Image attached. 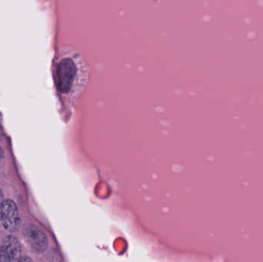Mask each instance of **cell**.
<instances>
[{"label":"cell","mask_w":263,"mask_h":262,"mask_svg":"<svg viewBox=\"0 0 263 262\" xmlns=\"http://www.w3.org/2000/svg\"><path fill=\"white\" fill-rule=\"evenodd\" d=\"M18 261H32V259L28 257H25V258H18Z\"/></svg>","instance_id":"5b68a950"},{"label":"cell","mask_w":263,"mask_h":262,"mask_svg":"<svg viewBox=\"0 0 263 262\" xmlns=\"http://www.w3.org/2000/svg\"><path fill=\"white\" fill-rule=\"evenodd\" d=\"M87 78V69L80 55L67 56L61 59L57 69V83L60 92L69 93L76 82L84 85Z\"/></svg>","instance_id":"6da1fadb"},{"label":"cell","mask_w":263,"mask_h":262,"mask_svg":"<svg viewBox=\"0 0 263 262\" xmlns=\"http://www.w3.org/2000/svg\"><path fill=\"white\" fill-rule=\"evenodd\" d=\"M3 194L2 192V189H0V206H1L2 203H3Z\"/></svg>","instance_id":"52a82bcc"},{"label":"cell","mask_w":263,"mask_h":262,"mask_svg":"<svg viewBox=\"0 0 263 262\" xmlns=\"http://www.w3.org/2000/svg\"><path fill=\"white\" fill-rule=\"evenodd\" d=\"M23 235L26 243L35 252L42 253L48 249L47 237L37 226L32 224L25 226Z\"/></svg>","instance_id":"3957f363"},{"label":"cell","mask_w":263,"mask_h":262,"mask_svg":"<svg viewBox=\"0 0 263 262\" xmlns=\"http://www.w3.org/2000/svg\"><path fill=\"white\" fill-rule=\"evenodd\" d=\"M0 219L3 227L10 232L18 230L21 224L16 205L12 200H6L0 206Z\"/></svg>","instance_id":"7a4b0ae2"},{"label":"cell","mask_w":263,"mask_h":262,"mask_svg":"<svg viewBox=\"0 0 263 262\" xmlns=\"http://www.w3.org/2000/svg\"><path fill=\"white\" fill-rule=\"evenodd\" d=\"M21 254V246L15 237L8 235L0 247V261H18Z\"/></svg>","instance_id":"277c9868"},{"label":"cell","mask_w":263,"mask_h":262,"mask_svg":"<svg viewBox=\"0 0 263 262\" xmlns=\"http://www.w3.org/2000/svg\"><path fill=\"white\" fill-rule=\"evenodd\" d=\"M3 157H4V152H3V149L0 146V160L3 159Z\"/></svg>","instance_id":"8992f818"}]
</instances>
